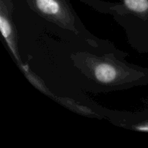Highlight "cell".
<instances>
[{"instance_id":"7a4b0ae2","label":"cell","mask_w":148,"mask_h":148,"mask_svg":"<svg viewBox=\"0 0 148 148\" xmlns=\"http://www.w3.org/2000/svg\"><path fill=\"white\" fill-rule=\"evenodd\" d=\"M118 70L108 63H101L95 69V76L100 82L111 84L118 78Z\"/></svg>"},{"instance_id":"6da1fadb","label":"cell","mask_w":148,"mask_h":148,"mask_svg":"<svg viewBox=\"0 0 148 148\" xmlns=\"http://www.w3.org/2000/svg\"><path fill=\"white\" fill-rule=\"evenodd\" d=\"M36 7L45 15L58 17L62 15L63 7L59 0H34Z\"/></svg>"},{"instance_id":"277c9868","label":"cell","mask_w":148,"mask_h":148,"mask_svg":"<svg viewBox=\"0 0 148 148\" xmlns=\"http://www.w3.org/2000/svg\"><path fill=\"white\" fill-rule=\"evenodd\" d=\"M124 3L128 10L136 14L148 12V0H124Z\"/></svg>"},{"instance_id":"3957f363","label":"cell","mask_w":148,"mask_h":148,"mask_svg":"<svg viewBox=\"0 0 148 148\" xmlns=\"http://www.w3.org/2000/svg\"><path fill=\"white\" fill-rule=\"evenodd\" d=\"M1 33H2L3 37L5 38L6 42H7V45L9 46V47L10 48L12 51V53L14 56H16V53L14 52V48L13 46V42L11 38V35H12V28H11V25H10V21L8 20V19L6 17H4V15L3 14V12H1Z\"/></svg>"},{"instance_id":"5b68a950","label":"cell","mask_w":148,"mask_h":148,"mask_svg":"<svg viewBox=\"0 0 148 148\" xmlns=\"http://www.w3.org/2000/svg\"><path fill=\"white\" fill-rule=\"evenodd\" d=\"M134 130L139 132H148V123H144V124H140L134 127Z\"/></svg>"}]
</instances>
